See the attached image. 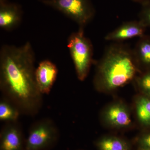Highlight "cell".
<instances>
[{
	"instance_id": "cell-1",
	"label": "cell",
	"mask_w": 150,
	"mask_h": 150,
	"mask_svg": "<svg viewBox=\"0 0 150 150\" xmlns=\"http://www.w3.org/2000/svg\"><path fill=\"white\" fill-rule=\"evenodd\" d=\"M35 55L29 42L3 45L0 50V88L4 98L21 114L33 116L43 103L35 80Z\"/></svg>"
},
{
	"instance_id": "cell-2",
	"label": "cell",
	"mask_w": 150,
	"mask_h": 150,
	"mask_svg": "<svg viewBox=\"0 0 150 150\" xmlns=\"http://www.w3.org/2000/svg\"><path fill=\"white\" fill-rule=\"evenodd\" d=\"M139 69L133 50L124 44L113 43L98 63L94 86L99 91H113L135 79Z\"/></svg>"
},
{
	"instance_id": "cell-3",
	"label": "cell",
	"mask_w": 150,
	"mask_h": 150,
	"mask_svg": "<svg viewBox=\"0 0 150 150\" xmlns=\"http://www.w3.org/2000/svg\"><path fill=\"white\" fill-rule=\"evenodd\" d=\"M68 48L72 59L78 79L81 81L87 77L93 56V46L84 33V28L73 33L68 39Z\"/></svg>"
},
{
	"instance_id": "cell-4",
	"label": "cell",
	"mask_w": 150,
	"mask_h": 150,
	"mask_svg": "<svg viewBox=\"0 0 150 150\" xmlns=\"http://www.w3.org/2000/svg\"><path fill=\"white\" fill-rule=\"evenodd\" d=\"M59 129L51 119L43 118L32 124L25 139V150H49L57 144Z\"/></svg>"
},
{
	"instance_id": "cell-5",
	"label": "cell",
	"mask_w": 150,
	"mask_h": 150,
	"mask_svg": "<svg viewBox=\"0 0 150 150\" xmlns=\"http://www.w3.org/2000/svg\"><path fill=\"white\" fill-rule=\"evenodd\" d=\"M84 27L93 18L95 10L90 0H41Z\"/></svg>"
},
{
	"instance_id": "cell-6",
	"label": "cell",
	"mask_w": 150,
	"mask_h": 150,
	"mask_svg": "<svg viewBox=\"0 0 150 150\" xmlns=\"http://www.w3.org/2000/svg\"><path fill=\"white\" fill-rule=\"evenodd\" d=\"M102 119L105 125L112 129H127L132 124L129 108L120 102L112 103L105 108L103 112Z\"/></svg>"
},
{
	"instance_id": "cell-7",
	"label": "cell",
	"mask_w": 150,
	"mask_h": 150,
	"mask_svg": "<svg viewBox=\"0 0 150 150\" xmlns=\"http://www.w3.org/2000/svg\"><path fill=\"white\" fill-rule=\"evenodd\" d=\"M25 139L17 121L8 122L0 133V150H25Z\"/></svg>"
},
{
	"instance_id": "cell-8",
	"label": "cell",
	"mask_w": 150,
	"mask_h": 150,
	"mask_svg": "<svg viewBox=\"0 0 150 150\" xmlns=\"http://www.w3.org/2000/svg\"><path fill=\"white\" fill-rule=\"evenodd\" d=\"M58 73L56 65L51 61L46 60L40 62L35 69V77L38 87L42 95L50 93Z\"/></svg>"
},
{
	"instance_id": "cell-9",
	"label": "cell",
	"mask_w": 150,
	"mask_h": 150,
	"mask_svg": "<svg viewBox=\"0 0 150 150\" xmlns=\"http://www.w3.org/2000/svg\"><path fill=\"white\" fill-rule=\"evenodd\" d=\"M146 28L139 20L126 22L108 33L105 39L119 43L134 38L142 37L145 35Z\"/></svg>"
},
{
	"instance_id": "cell-10",
	"label": "cell",
	"mask_w": 150,
	"mask_h": 150,
	"mask_svg": "<svg viewBox=\"0 0 150 150\" xmlns=\"http://www.w3.org/2000/svg\"><path fill=\"white\" fill-rule=\"evenodd\" d=\"M21 12L18 6L7 3L5 0L0 2V27L7 31L16 28L21 23Z\"/></svg>"
},
{
	"instance_id": "cell-11",
	"label": "cell",
	"mask_w": 150,
	"mask_h": 150,
	"mask_svg": "<svg viewBox=\"0 0 150 150\" xmlns=\"http://www.w3.org/2000/svg\"><path fill=\"white\" fill-rule=\"evenodd\" d=\"M133 51L139 69L142 67L150 70V35L139 38Z\"/></svg>"
},
{
	"instance_id": "cell-12",
	"label": "cell",
	"mask_w": 150,
	"mask_h": 150,
	"mask_svg": "<svg viewBox=\"0 0 150 150\" xmlns=\"http://www.w3.org/2000/svg\"><path fill=\"white\" fill-rule=\"evenodd\" d=\"M95 145L98 150H132L129 141L114 135L100 137L96 141Z\"/></svg>"
},
{
	"instance_id": "cell-13",
	"label": "cell",
	"mask_w": 150,
	"mask_h": 150,
	"mask_svg": "<svg viewBox=\"0 0 150 150\" xmlns=\"http://www.w3.org/2000/svg\"><path fill=\"white\" fill-rule=\"evenodd\" d=\"M135 110L139 122L145 127H150V98L140 96L135 101Z\"/></svg>"
},
{
	"instance_id": "cell-14",
	"label": "cell",
	"mask_w": 150,
	"mask_h": 150,
	"mask_svg": "<svg viewBox=\"0 0 150 150\" xmlns=\"http://www.w3.org/2000/svg\"><path fill=\"white\" fill-rule=\"evenodd\" d=\"M21 114L20 111L9 100L3 98L0 102V120L8 122H16Z\"/></svg>"
},
{
	"instance_id": "cell-15",
	"label": "cell",
	"mask_w": 150,
	"mask_h": 150,
	"mask_svg": "<svg viewBox=\"0 0 150 150\" xmlns=\"http://www.w3.org/2000/svg\"><path fill=\"white\" fill-rule=\"evenodd\" d=\"M136 83L144 95L150 98V70L137 78Z\"/></svg>"
},
{
	"instance_id": "cell-16",
	"label": "cell",
	"mask_w": 150,
	"mask_h": 150,
	"mask_svg": "<svg viewBox=\"0 0 150 150\" xmlns=\"http://www.w3.org/2000/svg\"><path fill=\"white\" fill-rule=\"evenodd\" d=\"M142 7L139 13V20L146 27H150V1L142 4Z\"/></svg>"
},
{
	"instance_id": "cell-17",
	"label": "cell",
	"mask_w": 150,
	"mask_h": 150,
	"mask_svg": "<svg viewBox=\"0 0 150 150\" xmlns=\"http://www.w3.org/2000/svg\"><path fill=\"white\" fill-rule=\"evenodd\" d=\"M137 144L138 149H150V132L140 136L137 139Z\"/></svg>"
},
{
	"instance_id": "cell-18",
	"label": "cell",
	"mask_w": 150,
	"mask_h": 150,
	"mask_svg": "<svg viewBox=\"0 0 150 150\" xmlns=\"http://www.w3.org/2000/svg\"><path fill=\"white\" fill-rule=\"evenodd\" d=\"M131 1H133L134 2L139 3L142 4L143 3L148 1H150V0H131Z\"/></svg>"
},
{
	"instance_id": "cell-19",
	"label": "cell",
	"mask_w": 150,
	"mask_h": 150,
	"mask_svg": "<svg viewBox=\"0 0 150 150\" xmlns=\"http://www.w3.org/2000/svg\"><path fill=\"white\" fill-rule=\"evenodd\" d=\"M138 150H150V149H138Z\"/></svg>"
}]
</instances>
